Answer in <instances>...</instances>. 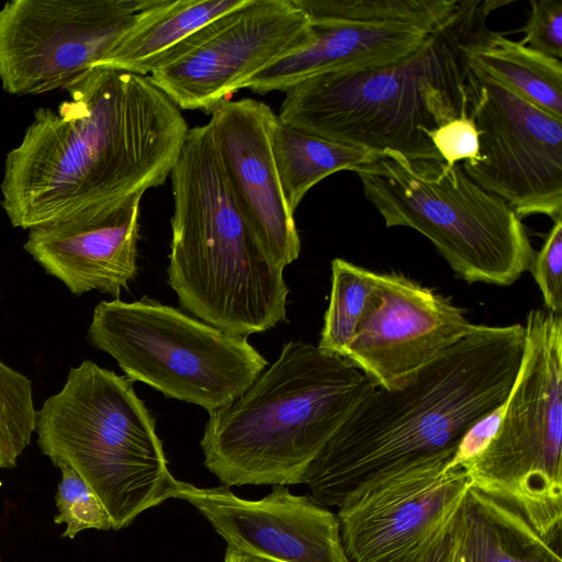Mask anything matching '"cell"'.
Segmentation results:
<instances>
[{
	"label": "cell",
	"instance_id": "cell-1",
	"mask_svg": "<svg viewBox=\"0 0 562 562\" xmlns=\"http://www.w3.org/2000/svg\"><path fill=\"white\" fill-rule=\"evenodd\" d=\"M66 91L7 155L1 206L14 227L142 199L170 176L190 130L148 76L98 66Z\"/></svg>",
	"mask_w": 562,
	"mask_h": 562
},
{
	"label": "cell",
	"instance_id": "cell-2",
	"mask_svg": "<svg viewBox=\"0 0 562 562\" xmlns=\"http://www.w3.org/2000/svg\"><path fill=\"white\" fill-rule=\"evenodd\" d=\"M525 328L479 325L403 387H375L305 470L310 498L337 507L363 480L454 452L463 434L508 398L520 370Z\"/></svg>",
	"mask_w": 562,
	"mask_h": 562
},
{
	"label": "cell",
	"instance_id": "cell-3",
	"mask_svg": "<svg viewBox=\"0 0 562 562\" xmlns=\"http://www.w3.org/2000/svg\"><path fill=\"white\" fill-rule=\"evenodd\" d=\"M506 2L462 0L452 20L396 63L306 79L285 91L278 120L292 128L411 160H441L430 134L470 111L462 46Z\"/></svg>",
	"mask_w": 562,
	"mask_h": 562
},
{
	"label": "cell",
	"instance_id": "cell-4",
	"mask_svg": "<svg viewBox=\"0 0 562 562\" xmlns=\"http://www.w3.org/2000/svg\"><path fill=\"white\" fill-rule=\"evenodd\" d=\"M169 177L167 281L181 306L240 337L285 322L283 269L265 254L239 211L209 122L189 130Z\"/></svg>",
	"mask_w": 562,
	"mask_h": 562
},
{
	"label": "cell",
	"instance_id": "cell-5",
	"mask_svg": "<svg viewBox=\"0 0 562 562\" xmlns=\"http://www.w3.org/2000/svg\"><path fill=\"white\" fill-rule=\"evenodd\" d=\"M375 387L345 358L289 341L241 395L209 414L200 442L204 465L225 487L301 484Z\"/></svg>",
	"mask_w": 562,
	"mask_h": 562
},
{
	"label": "cell",
	"instance_id": "cell-6",
	"mask_svg": "<svg viewBox=\"0 0 562 562\" xmlns=\"http://www.w3.org/2000/svg\"><path fill=\"white\" fill-rule=\"evenodd\" d=\"M520 370L498 431L465 463L469 502L495 528L561 550L562 316L526 318Z\"/></svg>",
	"mask_w": 562,
	"mask_h": 562
},
{
	"label": "cell",
	"instance_id": "cell-7",
	"mask_svg": "<svg viewBox=\"0 0 562 562\" xmlns=\"http://www.w3.org/2000/svg\"><path fill=\"white\" fill-rule=\"evenodd\" d=\"M133 382L85 360L36 414L42 453L56 468H71L91 487L114 530L173 498L178 482Z\"/></svg>",
	"mask_w": 562,
	"mask_h": 562
},
{
	"label": "cell",
	"instance_id": "cell-8",
	"mask_svg": "<svg viewBox=\"0 0 562 562\" xmlns=\"http://www.w3.org/2000/svg\"><path fill=\"white\" fill-rule=\"evenodd\" d=\"M355 172L385 226L424 235L457 278L507 286L529 271L536 251L521 218L460 164L384 153Z\"/></svg>",
	"mask_w": 562,
	"mask_h": 562
},
{
	"label": "cell",
	"instance_id": "cell-9",
	"mask_svg": "<svg viewBox=\"0 0 562 562\" xmlns=\"http://www.w3.org/2000/svg\"><path fill=\"white\" fill-rule=\"evenodd\" d=\"M88 338L131 380L209 414L241 395L268 364L246 337L146 296L101 301Z\"/></svg>",
	"mask_w": 562,
	"mask_h": 562
},
{
	"label": "cell",
	"instance_id": "cell-10",
	"mask_svg": "<svg viewBox=\"0 0 562 562\" xmlns=\"http://www.w3.org/2000/svg\"><path fill=\"white\" fill-rule=\"evenodd\" d=\"M445 452L376 473L337 508L350 562H427L451 532L470 488L462 468L447 469Z\"/></svg>",
	"mask_w": 562,
	"mask_h": 562
},
{
	"label": "cell",
	"instance_id": "cell-11",
	"mask_svg": "<svg viewBox=\"0 0 562 562\" xmlns=\"http://www.w3.org/2000/svg\"><path fill=\"white\" fill-rule=\"evenodd\" d=\"M312 38L292 0H245L175 45L148 77L179 109L211 114L249 77Z\"/></svg>",
	"mask_w": 562,
	"mask_h": 562
},
{
	"label": "cell",
	"instance_id": "cell-12",
	"mask_svg": "<svg viewBox=\"0 0 562 562\" xmlns=\"http://www.w3.org/2000/svg\"><path fill=\"white\" fill-rule=\"evenodd\" d=\"M156 0H13L0 9V81L11 94L66 90Z\"/></svg>",
	"mask_w": 562,
	"mask_h": 562
},
{
	"label": "cell",
	"instance_id": "cell-13",
	"mask_svg": "<svg viewBox=\"0 0 562 562\" xmlns=\"http://www.w3.org/2000/svg\"><path fill=\"white\" fill-rule=\"evenodd\" d=\"M468 64V63H467ZM470 115L479 133L475 159L462 162L481 188L521 218L562 216V119L517 97L468 64Z\"/></svg>",
	"mask_w": 562,
	"mask_h": 562
},
{
	"label": "cell",
	"instance_id": "cell-14",
	"mask_svg": "<svg viewBox=\"0 0 562 562\" xmlns=\"http://www.w3.org/2000/svg\"><path fill=\"white\" fill-rule=\"evenodd\" d=\"M448 297L397 272H375V290L342 358L376 387L396 390L474 330Z\"/></svg>",
	"mask_w": 562,
	"mask_h": 562
},
{
	"label": "cell",
	"instance_id": "cell-15",
	"mask_svg": "<svg viewBox=\"0 0 562 562\" xmlns=\"http://www.w3.org/2000/svg\"><path fill=\"white\" fill-rule=\"evenodd\" d=\"M173 498L192 504L227 547L277 562H350L336 513L310 496L274 485L261 499H244L225 486L177 482Z\"/></svg>",
	"mask_w": 562,
	"mask_h": 562
},
{
	"label": "cell",
	"instance_id": "cell-16",
	"mask_svg": "<svg viewBox=\"0 0 562 562\" xmlns=\"http://www.w3.org/2000/svg\"><path fill=\"white\" fill-rule=\"evenodd\" d=\"M277 122L269 105L247 98L221 103L209 124L239 211L265 254L284 269L297 259L301 241L273 157Z\"/></svg>",
	"mask_w": 562,
	"mask_h": 562
},
{
	"label": "cell",
	"instance_id": "cell-17",
	"mask_svg": "<svg viewBox=\"0 0 562 562\" xmlns=\"http://www.w3.org/2000/svg\"><path fill=\"white\" fill-rule=\"evenodd\" d=\"M140 198L95 205L30 228L24 249L75 295L119 299L137 272Z\"/></svg>",
	"mask_w": 562,
	"mask_h": 562
},
{
	"label": "cell",
	"instance_id": "cell-18",
	"mask_svg": "<svg viewBox=\"0 0 562 562\" xmlns=\"http://www.w3.org/2000/svg\"><path fill=\"white\" fill-rule=\"evenodd\" d=\"M310 24L313 30L310 44L262 68L240 89L259 94L285 92L315 76L396 63L417 52L439 31L359 19Z\"/></svg>",
	"mask_w": 562,
	"mask_h": 562
},
{
	"label": "cell",
	"instance_id": "cell-19",
	"mask_svg": "<svg viewBox=\"0 0 562 562\" xmlns=\"http://www.w3.org/2000/svg\"><path fill=\"white\" fill-rule=\"evenodd\" d=\"M244 1L156 0L140 13L99 66L148 76L175 45Z\"/></svg>",
	"mask_w": 562,
	"mask_h": 562
},
{
	"label": "cell",
	"instance_id": "cell-20",
	"mask_svg": "<svg viewBox=\"0 0 562 562\" xmlns=\"http://www.w3.org/2000/svg\"><path fill=\"white\" fill-rule=\"evenodd\" d=\"M467 63L522 100L562 119V63L482 26L465 42Z\"/></svg>",
	"mask_w": 562,
	"mask_h": 562
},
{
	"label": "cell",
	"instance_id": "cell-21",
	"mask_svg": "<svg viewBox=\"0 0 562 562\" xmlns=\"http://www.w3.org/2000/svg\"><path fill=\"white\" fill-rule=\"evenodd\" d=\"M272 151L282 192L294 214L307 191L340 170L355 171L376 154L323 138L277 122Z\"/></svg>",
	"mask_w": 562,
	"mask_h": 562
},
{
	"label": "cell",
	"instance_id": "cell-22",
	"mask_svg": "<svg viewBox=\"0 0 562 562\" xmlns=\"http://www.w3.org/2000/svg\"><path fill=\"white\" fill-rule=\"evenodd\" d=\"M310 23L342 19L412 24L440 30L462 0H292Z\"/></svg>",
	"mask_w": 562,
	"mask_h": 562
},
{
	"label": "cell",
	"instance_id": "cell-23",
	"mask_svg": "<svg viewBox=\"0 0 562 562\" xmlns=\"http://www.w3.org/2000/svg\"><path fill=\"white\" fill-rule=\"evenodd\" d=\"M375 290V272L341 258L331 261L329 304L318 347L344 356Z\"/></svg>",
	"mask_w": 562,
	"mask_h": 562
},
{
	"label": "cell",
	"instance_id": "cell-24",
	"mask_svg": "<svg viewBox=\"0 0 562 562\" xmlns=\"http://www.w3.org/2000/svg\"><path fill=\"white\" fill-rule=\"evenodd\" d=\"M32 381L0 360V469H12L36 428Z\"/></svg>",
	"mask_w": 562,
	"mask_h": 562
},
{
	"label": "cell",
	"instance_id": "cell-25",
	"mask_svg": "<svg viewBox=\"0 0 562 562\" xmlns=\"http://www.w3.org/2000/svg\"><path fill=\"white\" fill-rule=\"evenodd\" d=\"M61 479L55 494L56 524L65 522L63 538L74 539L86 529H112L110 517L91 487L69 467L60 465Z\"/></svg>",
	"mask_w": 562,
	"mask_h": 562
},
{
	"label": "cell",
	"instance_id": "cell-26",
	"mask_svg": "<svg viewBox=\"0 0 562 562\" xmlns=\"http://www.w3.org/2000/svg\"><path fill=\"white\" fill-rule=\"evenodd\" d=\"M529 271L537 282L544 308L562 313V216L553 221L544 243L535 252Z\"/></svg>",
	"mask_w": 562,
	"mask_h": 562
},
{
	"label": "cell",
	"instance_id": "cell-27",
	"mask_svg": "<svg viewBox=\"0 0 562 562\" xmlns=\"http://www.w3.org/2000/svg\"><path fill=\"white\" fill-rule=\"evenodd\" d=\"M530 13L521 30V43L532 50L561 60L562 0L530 1Z\"/></svg>",
	"mask_w": 562,
	"mask_h": 562
},
{
	"label": "cell",
	"instance_id": "cell-28",
	"mask_svg": "<svg viewBox=\"0 0 562 562\" xmlns=\"http://www.w3.org/2000/svg\"><path fill=\"white\" fill-rule=\"evenodd\" d=\"M491 526L467 499L451 531L449 562H490Z\"/></svg>",
	"mask_w": 562,
	"mask_h": 562
},
{
	"label": "cell",
	"instance_id": "cell-29",
	"mask_svg": "<svg viewBox=\"0 0 562 562\" xmlns=\"http://www.w3.org/2000/svg\"><path fill=\"white\" fill-rule=\"evenodd\" d=\"M440 159L448 165L471 161L479 151V133L469 112L442 124L430 134Z\"/></svg>",
	"mask_w": 562,
	"mask_h": 562
},
{
	"label": "cell",
	"instance_id": "cell-30",
	"mask_svg": "<svg viewBox=\"0 0 562 562\" xmlns=\"http://www.w3.org/2000/svg\"><path fill=\"white\" fill-rule=\"evenodd\" d=\"M506 404L507 400L472 424L459 440L447 469L462 468L487 448L502 424Z\"/></svg>",
	"mask_w": 562,
	"mask_h": 562
},
{
	"label": "cell",
	"instance_id": "cell-31",
	"mask_svg": "<svg viewBox=\"0 0 562 562\" xmlns=\"http://www.w3.org/2000/svg\"><path fill=\"white\" fill-rule=\"evenodd\" d=\"M490 562H522L517 552H515L504 542V540L492 526L490 541Z\"/></svg>",
	"mask_w": 562,
	"mask_h": 562
},
{
	"label": "cell",
	"instance_id": "cell-32",
	"mask_svg": "<svg viewBox=\"0 0 562 562\" xmlns=\"http://www.w3.org/2000/svg\"><path fill=\"white\" fill-rule=\"evenodd\" d=\"M224 562H277L227 547Z\"/></svg>",
	"mask_w": 562,
	"mask_h": 562
},
{
	"label": "cell",
	"instance_id": "cell-33",
	"mask_svg": "<svg viewBox=\"0 0 562 562\" xmlns=\"http://www.w3.org/2000/svg\"><path fill=\"white\" fill-rule=\"evenodd\" d=\"M450 549L451 532L437 546L427 562H449Z\"/></svg>",
	"mask_w": 562,
	"mask_h": 562
},
{
	"label": "cell",
	"instance_id": "cell-34",
	"mask_svg": "<svg viewBox=\"0 0 562 562\" xmlns=\"http://www.w3.org/2000/svg\"><path fill=\"white\" fill-rule=\"evenodd\" d=\"M522 562H557V561H553V560H550V559H544V558H526V559H521Z\"/></svg>",
	"mask_w": 562,
	"mask_h": 562
},
{
	"label": "cell",
	"instance_id": "cell-35",
	"mask_svg": "<svg viewBox=\"0 0 562 562\" xmlns=\"http://www.w3.org/2000/svg\"><path fill=\"white\" fill-rule=\"evenodd\" d=\"M0 562H2L1 555H0Z\"/></svg>",
	"mask_w": 562,
	"mask_h": 562
}]
</instances>
